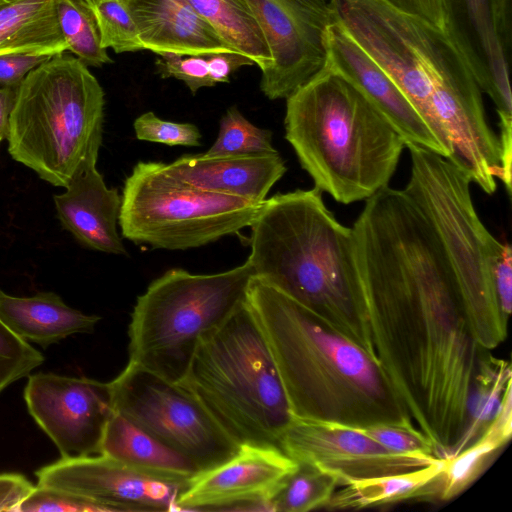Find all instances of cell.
Returning <instances> with one entry per match:
<instances>
[{"label":"cell","mask_w":512,"mask_h":512,"mask_svg":"<svg viewBox=\"0 0 512 512\" xmlns=\"http://www.w3.org/2000/svg\"><path fill=\"white\" fill-rule=\"evenodd\" d=\"M393 8L418 17L447 33L448 21L444 0H383Z\"/></svg>","instance_id":"cell-38"},{"label":"cell","mask_w":512,"mask_h":512,"mask_svg":"<svg viewBox=\"0 0 512 512\" xmlns=\"http://www.w3.org/2000/svg\"><path fill=\"white\" fill-rule=\"evenodd\" d=\"M263 31L272 62L260 89L286 99L327 62L326 34L334 20L329 0H243Z\"/></svg>","instance_id":"cell-11"},{"label":"cell","mask_w":512,"mask_h":512,"mask_svg":"<svg viewBox=\"0 0 512 512\" xmlns=\"http://www.w3.org/2000/svg\"><path fill=\"white\" fill-rule=\"evenodd\" d=\"M55 0H0V55L67 51Z\"/></svg>","instance_id":"cell-24"},{"label":"cell","mask_w":512,"mask_h":512,"mask_svg":"<svg viewBox=\"0 0 512 512\" xmlns=\"http://www.w3.org/2000/svg\"><path fill=\"white\" fill-rule=\"evenodd\" d=\"M100 454L136 471L170 482L189 483L201 473L190 459L116 411L106 426Z\"/></svg>","instance_id":"cell-22"},{"label":"cell","mask_w":512,"mask_h":512,"mask_svg":"<svg viewBox=\"0 0 512 512\" xmlns=\"http://www.w3.org/2000/svg\"><path fill=\"white\" fill-rule=\"evenodd\" d=\"M493 282L499 308L508 322L512 309V250L509 244H504L494 264Z\"/></svg>","instance_id":"cell-37"},{"label":"cell","mask_w":512,"mask_h":512,"mask_svg":"<svg viewBox=\"0 0 512 512\" xmlns=\"http://www.w3.org/2000/svg\"><path fill=\"white\" fill-rule=\"evenodd\" d=\"M43 362L44 356L0 317V393Z\"/></svg>","instance_id":"cell-31"},{"label":"cell","mask_w":512,"mask_h":512,"mask_svg":"<svg viewBox=\"0 0 512 512\" xmlns=\"http://www.w3.org/2000/svg\"><path fill=\"white\" fill-rule=\"evenodd\" d=\"M278 152L272 145V132L248 121L236 106L228 108L220 119L215 142L209 155H254Z\"/></svg>","instance_id":"cell-29"},{"label":"cell","mask_w":512,"mask_h":512,"mask_svg":"<svg viewBox=\"0 0 512 512\" xmlns=\"http://www.w3.org/2000/svg\"><path fill=\"white\" fill-rule=\"evenodd\" d=\"M39 485L85 497L105 511H172L188 483L136 471L103 454L61 457L35 472Z\"/></svg>","instance_id":"cell-14"},{"label":"cell","mask_w":512,"mask_h":512,"mask_svg":"<svg viewBox=\"0 0 512 512\" xmlns=\"http://www.w3.org/2000/svg\"><path fill=\"white\" fill-rule=\"evenodd\" d=\"M157 55L156 70L162 78L173 77L183 81L193 94L202 87H212L206 53L160 52Z\"/></svg>","instance_id":"cell-34"},{"label":"cell","mask_w":512,"mask_h":512,"mask_svg":"<svg viewBox=\"0 0 512 512\" xmlns=\"http://www.w3.org/2000/svg\"><path fill=\"white\" fill-rule=\"evenodd\" d=\"M236 52L253 59L261 72L272 62L262 29L243 0H185Z\"/></svg>","instance_id":"cell-26"},{"label":"cell","mask_w":512,"mask_h":512,"mask_svg":"<svg viewBox=\"0 0 512 512\" xmlns=\"http://www.w3.org/2000/svg\"><path fill=\"white\" fill-rule=\"evenodd\" d=\"M445 458L427 466L397 474L353 480L337 488L326 508L358 510L420 498L437 476Z\"/></svg>","instance_id":"cell-25"},{"label":"cell","mask_w":512,"mask_h":512,"mask_svg":"<svg viewBox=\"0 0 512 512\" xmlns=\"http://www.w3.org/2000/svg\"><path fill=\"white\" fill-rule=\"evenodd\" d=\"M279 448L297 463L334 474L340 486L412 471L443 459L390 451L356 427L298 418L282 434Z\"/></svg>","instance_id":"cell-13"},{"label":"cell","mask_w":512,"mask_h":512,"mask_svg":"<svg viewBox=\"0 0 512 512\" xmlns=\"http://www.w3.org/2000/svg\"><path fill=\"white\" fill-rule=\"evenodd\" d=\"M104 91L79 58L63 53L32 70L15 88L8 152L42 180L66 187L102 143Z\"/></svg>","instance_id":"cell-6"},{"label":"cell","mask_w":512,"mask_h":512,"mask_svg":"<svg viewBox=\"0 0 512 512\" xmlns=\"http://www.w3.org/2000/svg\"><path fill=\"white\" fill-rule=\"evenodd\" d=\"M285 138L314 187L342 204L389 186L405 142L328 63L286 98Z\"/></svg>","instance_id":"cell-4"},{"label":"cell","mask_w":512,"mask_h":512,"mask_svg":"<svg viewBox=\"0 0 512 512\" xmlns=\"http://www.w3.org/2000/svg\"><path fill=\"white\" fill-rule=\"evenodd\" d=\"M253 277L248 261L214 274L167 270L149 284L133 307L128 364L180 383L201 336L245 304Z\"/></svg>","instance_id":"cell-8"},{"label":"cell","mask_w":512,"mask_h":512,"mask_svg":"<svg viewBox=\"0 0 512 512\" xmlns=\"http://www.w3.org/2000/svg\"><path fill=\"white\" fill-rule=\"evenodd\" d=\"M34 485L22 474H0V512H17Z\"/></svg>","instance_id":"cell-40"},{"label":"cell","mask_w":512,"mask_h":512,"mask_svg":"<svg viewBox=\"0 0 512 512\" xmlns=\"http://www.w3.org/2000/svg\"><path fill=\"white\" fill-rule=\"evenodd\" d=\"M101 36V44L116 53L145 50L137 26L121 0H88Z\"/></svg>","instance_id":"cell-30"},{"label":"cell","mask_w":512,"mask_h":512,"mask_svg":"<svg viewBox=\"0 0 512 512\" xmlns=\"http://www.w3.org/2000/svg\"><path fill=\"white\" fill-rule=\"evenodd\" d=\"M165 173L204 190L261 203L287 168L278 152L254 155H183L161 162Z\"/></svg>","instance_id":"cell-19"},{"label":"cell","mask_w":512,"mask_h":512,"mask_svg":"<svg viewBox=\"0 0 512 512\" xmlns=\"http://www.w3.org/2000/svg\"><path fill=\"white\" fill-rule=\"evenodd\" d=\"M136 138L141 141L162 143L169 146L196 147L201 145V132L192 123L160 119L153 112H145L133 123Z\"/></svg>","instance_id":"cell-32"},{"label":"cell","mask_w":512,"mask_h":512,"mask_svg":"<svg viewBox=\"0 0 512 512\" xmlns=\"http://www.w3.org/2000/svg\"><path fill=\"white\" fill-rule=\"evenodd\" d=\"M178 384L240 447H279L294 419L263 330L247 301L201 336Z\"/></svg>","instance_id":"cell-5"},{"label":"cell","mask_w":512,"mask_h":512,"mask_svg":"<svg viewBox=\"0 0 512 512\" xmlns=\"http://www.w3.org/2000/svg\"><path fill=\"white\" fill-rule=\"evenodd\" d=\"M145 50L180 54L236 52L185 0H121Z\"/></svg>","instance_id":"cell-20"},{"label":"cell","mask_w":512,"mask_h":512,"mask_svg":"<svg viewBox=\"0 0 512 512\" xmlns=\"http://www.w3.org/2000/svg\"><path fill=\"white\" fill-rule=\"evenodd\" d=\"M24 399L61 457L101 453L106 426L115 412L110 382L37 373L29 376Z\"/></svg>","instance_id":"cell-12"},{"label":"cell","mask_w":512,"mask_h":512,"mask_svg":"<svg viewBox=\"0 0 512 512\" xmlns=\"http://www.w3.org/2000/svg\"><path fill=\"white\" fill-rule=\"evenodd\" d=\"M261 203L192 186L161 162L140 161L125 180L118 224L136 244L186 250L249 227Z\"/></svg>","instance_id":"cell-9"},{"label":"cell","mask_w":512,"mask_h":512,"mask_svg":"<svg viewBox=\"0 0 512 512\" xmlns=\"http://www.w3.org/2000/svg\"><path fill=\"white\" fill-rule=\"evenodd\" d=\"M340 481L334 474L309 464L297 469L282 483L266 504V510L307 512L326 507Z\"/></svg>","instance_id":"cell-27"},{"label":"cell","mask_w":512,"mask_h":512,"mask_svg":"<svg viewBox=\"0 0 512 512\" xmlns=\"http://www.w3.org/2000/svg\"><path fill=\"white\" fill-rule=\"evenodd\" d=\"M511 382L506 386L497 411L477 440L456 455L445 458L437 476L427 485L421 497L448 501L462 493L477 479L488 460L502 448L512 434Z\"/></svg>","instance_id":"cell-23"},{"label":"cell","mask_w":512,"mask_h":512,"mask_svg":"<svg viewBox=\"0 0 512 512\" xmlns=\"http://www.w3.org/2000/svg\"><path fill=\"white\" fill-rule=\"evenodd\" d=\"M298 463L275 446H241L223 464L199 473L177 500V510H266Z\"/></svg>","instance_id":"cell-16"},{"label":"cell","mask_w":512,"mask_h":512,"mask_svg":"<svg viewBox=\"0 0 512 512\" xmlns=\"http://www.w3.org/2000/svg\"><path fill=\"white\" fill-rule=\"evenodd\" d=\"M96 163L86 164L64 187L65 191L54 196L57 216L85 247L126 254L117 230L121 196L117 189L107 187Z\"/></svg>","instance_id":"cell-18"},{"label":"cell","mask_w":512,"mask_h":512,"mask_svg":"<svg viewBox=\"0 0 512 512\" xmlns=\"http://www.w3.org/2000/svg\"><path fill=\"white\" fill-rule=\"evenodd\" d=\"M206 56L212 86L229 82L231 74L242 66L256 65L253 59L238 52H212L206 53Z\"/></svg>","instance_id":"cell-39"},{"label":"cell","mask_w":512,"mask_h":512,"mask_svg":"<svg viewBox=\"0 0 512 512\" xmlns=\"http://www.w3.org/2000/svg\"><path fill=\"white\" fill-rule=\"evenodd\" d=\"M406 147L411 173L404 191L440 240L475 340L493 350L508 334L493 282V267L504 244L480 220L472 201V181L463 170L436 152L414 144Z\"/></svg>","instance_id":"cell-7"},{"label":"cell","mask_w":512,"mask_h":512,"mask_svg":"<svg viewBox=\"0 0 512 512\" xmlns=\"http://www.w3.org/2000/svg\"><path fill=\"white\" fill-rule=\"evenodd\" d=\"M110 384L116 412L190 459L200 472L223 464L241 448L178 383L127 364Z\"/></svg>","instance_id":"cell-10"},{"label":"cell","mask_w":512,"mask_h":512,"mask_svg":"<svg viewBox=\"0 0 512 512\" xmlns=\"http://www.w3.org/2000/svg\"><path fill=\"white\" fill-rule=\"evenodd\" d=\"M55 55L10 53L0 55V86L16 88L35 68Z\"/></svg>","instance_id":"cell-36"},{"label":"cell","mask_w":512,"mask_h":512,"mask_svg":"<svg viewBox=\"0 0 512 512\" xmlns=\"http://www.w3.org/2000/svg\"><path fill=\"white\" fill-rule=\"evenodd\" d=\"M59 26L72 52L87 66L100 67L112 63L88 0H55Z\"/></svg>","instance_id":"cell-28"},{"label":"cell","mask_w":512,"mask_h":512,"mask_svg":"<svg viewBox=\"0 0 512 512\" xmlns=\"http://www.w3.org/2000/svg\"><path fill=\"white\" fill-rule=\"evenodd\" d=\"M28 511L99 512L105 510L97 503L78 494L37 484L17 509V512Z\"/></svg>","instance_id":"cell-35"},{"label":"cell","mask_w":512,"mask_h":512,"mask_svg":"<svg viewBox=\"0 0 512 512\" xmlns=\"http://www.w3.org/2000/svg\"><path fill=\"white\" fill-rule=\"evenodd\" d=\"M362 346L439 458L466 445L493 359L475 340L448 258L404 191L384 187L352 226Z\"/></svg>","instance_id":"cell-1"},{"label":"cell","mask_w":512,"mask_h":512,"mask_svg":"<svg viewBox=\"0 0 512 512\" xmlns=\"http://www.w3.org/2000/svg\"><path fill=\"white\" fill-rule=\"evenodd\" d=\"M507 1L444 0L447 34L469 63L482 92L495 104L500 136L512 135Z\"/></svg>","instance_id":"cell-15"},{"label":"cell","mask_w":512,"mask_h":512,"mask_svg":"<svg viewBox=\"0 0 512 512\" xmlns=\"http://www.w3.org/2000/svg\"><path fill=\"white\" fill-rule=\"evenodd\" d=\"M249 227L247 261L254 276L362 346L353 229L328 210L322 192L315 187L297 189L265 199Z\"/></svg>","instance_id":"cell-3"},{"label":"cell","mask_w":512,"mask_h":512,"mask_svg":"<svg viewBox=\"0 0 512 512\" xmlns=\"http://www.w3.org/2000/svg\"><path fill=\"white\" fill-rule=\"evenodd\" d=\"M5 137L0 133V142L4 139Z\"/></svg>","instance_id":"cell-42"},{"label":"cell","mask_w":512,"mask_h":512,"mask_svg":"<svg viewBox=\"0 0 512 512\" xmlns=\"http://www.w3.org/2000/svg\"><path fill=\"white\" fill-rule=\"evenodd\" d=\"M246 301L263 330L294 418L356 428L414 426L380 367L357 342L255 276Z\"/></svg>","instance_id":"cell-2"},{"label":"cell","mask_w":512,"mask_h":512,"mask_svg":"<svg viewBox=\"0 0 512 512\" xmlns=\"http://www.w3.org/2000/svg\"><path fill=\"white\" fill-rule=\"evenodd\" d=\"M15 88L0 86V133L6 138Z\"/></svg>","instance_id":"cell-41"},{"label":"cell","mask_w":512,"mask_h":512,"mask_svg":"<svg viewBox=\"0 0 512 512\" xmlns=\"http://www.w3.org/2000/svg\"><path fill=\"white\" fill-rule=\"evenodd\" d=\"M358 429L390 451L436 456L431 442L413 425L375 424Z\"/></svg>","instance_id":"cell-33"},{"label":"cell","mask_w":512,"mask_h":512,"mask_svg":"<svg viewBox=\"0 0 512 512\" xmlns=\"http://www.w3.org/2000/svg\"><path fill=\"white\" fill-rule=\"evenodd\" d=\"M0 317L21 338L43 348L74 334L92 333L100 320L69 307L52 292L19 297L2 290Z\"/></svg>","instance_id":"cell-21"},{"label":"cell","mask_w":512,"mask_h":512,"mask_svg":"<svg viewBox=\"0 0 512 512\" xmlns=\"http://www.w3.org/2000/svg\"><path fill=\"white\" fill-rule=\"evenodd\" d=\"M327 62L349 79L387 118L405 145L421 146L445 157L431 130L386 71L334 17L326 34Z\"/></svg>","instance_id":"cell-17"}]
</instances>
